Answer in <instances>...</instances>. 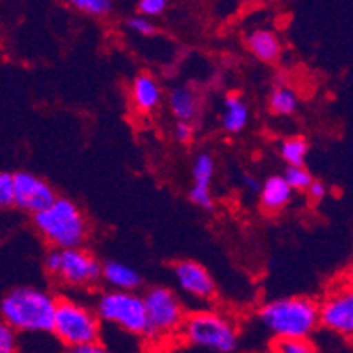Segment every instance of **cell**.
I'll list each match as a JSON object with an SVG mask.
<instances>
[{
	"instance_id": "52a82bcc",
	"label": "cell",
	"mask_w": 353,
	"mask_h": 353,
	"mask_svg": "<svg viewBox=\"0 0 353 353\" xmlns=\"http://www.w3.org/2000/svg\"><path fill=\"white\" fill-rule=\"evenodd\" d=\"M148 320V336L165 338L179 332L187 316L178 295L167 287H153L143 295Z\"/></svg>"
},
{
	"instance_id": "5bb4252c",
	"label": "cell",
	"mask_w": 353,
	"mask_h": 353,
	"mask_svg": "<svg viewBox=\"0 0 353 353\" xmlns=\"http://www.w3.org/2000/svg\"><path fill=\"white\" fill-rule=\"evenodd\" d=\"M101 280H104L109 287L118 292H136L143 285L139 272L118 260H109L102 265Z\"/></svg>"
},
{
	"instance_id": "8992f818",
	"label": "cell",
	"mask_w": 353,
	"mask_h": 353,
	"mask_svg": "<svg viewBox=\"0 0 353 353\" xmlns=\"http://www.w3.org/2000/svg\"><path fill=\"white\" fill-rule=\"evenodd\" d=\"M99 320L120 327L134 336H148V320L143 297L136 292H102L95 301Z\"/></svg>"
},
{
	"instance_id": "4fadbf2b",
	"label": "cell",
	"mask_w": 353,
	"mask_h": 353,
	"mask_svg": "<svg viewBox=\"0 0 353 353\" xmlns=\"http://www.w3.org/2000/svg\"><path fill=\"white\" fill-rule=\"evenodd\" d=\"M130 101L139 113H153L162 102V88L152 74H139L130 86Z\"/></svg>"
},
{
	"instance_id": "44dd1931",
	"label": "cell",
	"mask_w": 353,
	"mask_h": 353,
	"mask_svg": "<svg viewBox=\"0 0 353 353\" xmlns=\"http://www.w3.org/2000/svg\"><path fill=\"white\" fill-rule=\"evenodd\" d=\"M269 353H319V350L311 339L272 338Z\"/></svg>"
},
{
	"instance_id": "83f0119b",
	"label": "cell",
	"mask_w": 353,
	"mask_h": 353,
	"mask_svg": "<svg viewBox=\"0 0 353 353\" xmlns=\"http://www.w3.org/2000/svg\"><path fill=\"white\" fill-rule=\"evenodd\" d=\"M174 137L179 143H190L192 137H194V127H192V123L178 121L174 125Z\"/></svg>"
},
{
	"instance_id": "9c48e42d",
	"label": "cell",
	"mask_w": 353,
	"mask_h": 353,
	"mask_svg": "<svg viewBox=\"0 0 353 353\" xmlns=\"http://www.w3.org/2000/svg\"><path fill=\"white\" fill-rule=\"evenodd\" d=\"M319 327L352 338L353 334V294L350 287H338L319 303Z\"/></svg>"
},
{
	"instance_id": "2e32d148",
	"label": "cell",
	"mask_w": 353,
	"mask_h": 353,
	"mask_svg": "<svg viewBox=\"0 0 353 353\" xmlns=\"http://www.w3.org/2000/svg\"><path fill=\"white\" fill-rule=\"evenodd\" d=\"M250 121V108L243 97L237 94H229L223 101L221 111V127L229 134H239L245 130Z\"/></svg>"
},
{
	"instance_id": "f546056e",
	"label": "cell",
	"mask_w": 353,
	"mask_h": 353,
	"mask_svg": "<svg viewBox=\"0 0 353 353\" xmlns=\"http://www.w3.org/2000/svg\"><path fill=\"white\" fill-rule=\"evenodd\" d=\"M306 192H307V195H310V199H313V201H320V199L325 197V194H327L325 183L319 181V179H313Z\"/></svg>"
},
{
	"instance_id": "ba28073f",
	"label": "cell",
	"mask_w": 353,
	"mask_h": 353,
	"mask_svg": "<svg viewBox=\"0 0 353 353\" xmlns=\"http://www.w3.org/2000/svg\"><path fill=\"white\" fill-rule=\"evenodd\" d=\"M102 264L90 252L83 248L60 250L59 280L74 288L94 287L101 281Z\"/></svg>"
},
{
	"instance_id": "484cf974",
	"label": "cell",
	"mask_w": 353,
	"mask_h": 353,
	"mask_svg": "<svg viewBox=\"0 0 353 353\" xmlns=\"http://www.w3.org/2000/svg\"><path fill=\"white\" fill-rule=\"evenodd\" d=\"M127 25L130 30H134L139 35H146V37H150V35L157 34L155 23H153L152 20H148V18H143V16H132V18H128Z\"/></svg>"
},
{
	"instance_id": "6da1fadb",
	"label": "cell",
	"mask_w": 353,
	"mask_h": 353,
	"mask_svg": "<svg viewBox=\"0 0 353 353\" xmlns=\"http://www.w3.org/2000/svg\"><path fill=\"white\" fill-rule=\"evenodd\" d=\"M57 297L35 287H18L0 299V320L14 332H51Z\"/></svg>"
},
{
	"instance_id": "d6986e66",
	"label": "cell",
	"mask_w": 353,
	"mask_h": 353,
	"mask_svg": "<svg viewBox=\"0 0 353 353\" xmlns=\"http://www.w3.org/2000/svg\"><path fill=\"white\" fill-rule=\"evenodd\" d=\"M307 152H310V146L303 136L287 137L280 144V155L288 163V167H304Z\"/></svg>"
},
{
	"instance_id": "30bf717a",
	"label": "cell",
	"mask_w": 353,
	"mask_h": 353,
	"mask_svg": "<svg viewBox=\"0 0 353 353\" xmlns=\"http://www.w3.org/2000/svg\"><path fill=\"white\" fill-rule=\"evenodd\" d=\"M54 199L57 195L51 185H48L39 176L27 171L12 174V206L34 216L51 206Z\"/></svg>"
},
{
	"instance_id": "4dcf8cb0",
	"label": "cell",
	"mask_w": 353,
	"mask_h": 353,
	"mask_svg": "<svg viewBox=\"0 0 353 353\" xmlns=\"http://www.w3.org/2000/svg\"><path fill=\"white\" fill-rule=\"evenodd\" d=\"M65 353H111L105 346H102L101 343H95V345L88 346H79V348H67Z\"/></svg>"
},
{
	"instance_id": "7402d4cb",
	"label": "cell",
	"mask_w": 353,
	"mask_h": 353,
	"mask_svg": "<svg viewBox=\"0 0 353 353\" xmlns=\"http://www.w3.org/2000/svg\"><path fill=\"white\" fill-rule=\"evenodd\" d=\"M70 8L83 14L95 16V18H104L113 12V2L111 0H70Z\"/></svg>"
},
{
	"instance_id": "277c9868",
	"label": "cell",
	"mask_w": 353,
	"mask_h": 353,
	"mask_svg": "<svg viewBox=\"0 0 353 353\" xmlns=\"http://www.w3.org/2000/svg\"><path fill=\"white\" fill-rule=\"evenodd\" d=\"M179 334L190 346L213 353H232L239 343L234 320L218 311H194L187 314Z\"/></svg>"
},
{
	"instance_id": "cb8c5ba5",
	"label": "cell",
	"mask_w": 353,
	"mask_h": 353,
	"mask_svg": "<svg viewBox=\"0 0 353 353\" xmlns=\"http://www.w3.org/2000/svg\"><path fill=\"white\" fill-rule=\"evenodd\" d=\"M0 353H18V336L0 320Z\"/></svg>"
},
{
	"instance_id": "ffe728a7",
	"label": "cell",
	"mask_w": 353,
	"mask_h": 353,
	"mask_svg": "<svg viewBox=\"0 0 353 353\" xmlns=\"http://www.w3.org/2000/svg\"><path fill=\"white\" fill-rule=\"evenodd\" d=\"M295 108H297V95L287 86L274 88L269 95V109L272 114L287 117V114L294 113Z\"/></svg>"
},
{
	"instance_id": "d4e9b609",
	"label": "cell",
	"mask_w": 353,
	"mask_h": 353,
	"mask_svg": "<svg viewBox=\"0 0 353 353\" xmlns=\"http://www.w3.org/2000/svg\"><path fill=\"white\" fill-rule=\"evenodd\" d=\"M167 9L165 0H141L137 2V12L143 18H155V16L163 14V11Z\"/></svg>"
},
{
	"instance_id": "7c38bea8",
	"label": "cell",
	"mask_w": 353,
	"mask_h": 353,
	"mask_svg": "<svg viewBox=\"0 0 353 353\" xmlns=\"http://www.w3.org/2000/svg\"><path fill=\"white\" fill-rule=\"evenodd\" d=\"M194 185L190 190V201L202 210H213V195H211V181L214 176V160L210 153H201L194 162Z\"/></svg>"
},
{
	"instance_id": "ac0fdd59",
	"label": "cell",
	"mask_w": 353,
	"mask_h": 353,
	"mask_svg": "<svg viewBox=\"0 0 353 353\" xmlns=\"http://www.w3.org/2000/svg\"><path fill=\"white\" fill-rule=\"evenodd\" d=\"M248 50L252 51L253 57H256L262 62H274L281 53V43L278 35L268 28H256L246 39Z\"/></svg>"
},
{
	"instance_id": "e0dca14e",
	"label": "cell",
	"mask_w": 353,
	"mask_h": 353,
	"mask_svg": "<svg viewBox=\"0 0 353 353\" xmlns=\"http://www.w3.org/2000/svg\"><path fill=\"white\" fill-rule=\"evenodd\" d=\"M167 104H169L172 117L185 123H190L197 117L199 105H201L197 94L188 86H178V88L171 90V94L167 97Z\"/></svg>"
},
{
	"instance_id": "5b68a950",
	"label": "cell",
	"mask_w": 353,
	"mask_h": 353,
	"mask_svg": "<svg viewBox=\"0 0 353 353\" xmlns=\"http://www.w3.org/2000/svg\"><path fill=\"white\" fill-rule=\"evenodd\" d=\"M51 332L67 348L95 345L101 338V320L92 307L62 297L57 299Z\"/></svg>"
},
{
	"instance_id": "8fae6325",
	"label": "cell",
	"mask_w": 353,
	"mask_h": 353,
	"mask_svg": "<svg viewBox=\"0 0 353 353\" xmlns=\"http://www.w3.org/2000/svg\"><path fill=\"white\" fill-rule=\"evenodd\" d=\"M174 276L179 288L199 301H210L216 294L213 276L206 268L194 260H181L174 265Z\"/></svg>"
},
{
	"instance_id": "9a60e30c",
	"label": "cell",
	"mask_w": 353,
	"mask_h": 353,
	"mask_svg": "<svg viewBox=\"0 0 353 353\" xmlns=\"http://www.w3.org/2000/svg\"><path fill=\"white\" fill-rule=\"evenodd\" d=\"M260 204L268 213H278L288 206L294 192L288 188L281 176H269L260 187Z\"/></svg>"
},
{
	"instance_id": "3957f363",
	"label": "cell",
	"mask_w": 353,
	"mask_h": 353,
	"mask_svg": "<svg viewBox=\"0 0 353 353\" xmlns=\"http://www.w3.org/2000/svg\"><path fill=\"white\" fill-rule=\"evenodd\" d=\"M37 232L54 250L81 248L88 237V221L76 202L67 197H57L51 206L34 214Z\"/></svg>"
},
{
	"instance_id": "7a4b0ae2",
	"label": "cell",
	"mask_w": 353,
	"mask_h": 353,
	"mask_svg": "<svg viewBox=\"0 0 353 353\" xmlns=\"http://www.w3.org/2000/svg\"><path fill=\"white\" fill-rule=\"evenodd\" d=\"M260 323L274 338L310 339L319 329V303L310 297H281L259 311Z\"/></svg>"
},
{
	"instance_id": "1f68e13d",
	"label": "cell",
	"mask_w": 353,
	"mask_h": 353,
	"mask_svg": "<svg viewBox=\"0 0 353 353\" xmlns=\"http://www.w3.org/2000/svg\"><path fill=\"white\" fill-rule=\"evenodd\" d=\"M243 183H245V187L248 188L250 192H259L260 190V185L255 181V179L252 178V176H245V178H243Z\"/></svg>"
},
{
	"instance_id": "f1b7e54d",
	"label": "cell",
	"mask_w": 353,
	"mask_h": 353,
	"mask_svg": "<svg viewBox=\"0 0 353 353\" xmlns=\"http://www.w3.org/2000/svg\"><path fill=\"white\" fill-rule=\"evenodd\" d=\"M59 265H60V250H51L50 253L44 259V269H46L50 274L57 276L59 272Z\"/></svg>"
},
{
	"instance_id": "603a6c76",
	"label": "cell",
	"mask_w": 353,
	"mask_h": 353,
	"mask_svg": "<svg viewBox=\"0 0 353 353\" xmlns=\"http://www.w3.org/2000/svg\"><path fill=\"white\" fill-rule=\"evenodd\" d=\"M281 178L285 179L292 192H306L313 181V176L310 174L306 167H287V171L283 172Z\"/></svg>"
},
{
	"instance_id": "4316f807",
	"label": "cell",
	"mask_w": 353,
	"mask_h": 353,
	"mask_svg": "<svg viewBox=\"0 0 353 353\" xmlns=\"http://www.w3.org/2000/svg\"><path fill=\"white\" fill-rule=\"evenodd\" d=\"M12 206V174L0 172V210Z\"/></svg>"
}]
</instances>
